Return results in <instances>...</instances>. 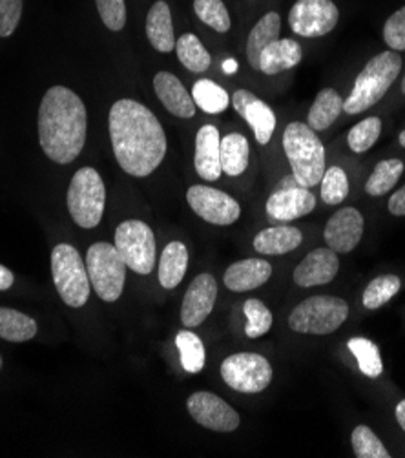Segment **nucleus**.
Segmentation results:
<instances>
[{
    "label": "nucleus",
    "mask_w": 405,
    "mask_h": 458,
    "mask_svg": "<svg viewBox=\"0 0 405 458\" xmlns=\"http://www.w3.org/2000/svg\"><path fill=\"white\" fill-rule=\"evenodd\" d=\"M110 141L119 166L133 175H150L166 156V133L141 103L121 99L110 108Z\"/></svg>",
    "instance_id": "obj_1"
},
{
    "label": "nucleus",
    "mask_w": 405,
    "mask_h": 458,
    "mask_svg": "<svg viewBox=\"0 0 405 458\" xmlns=\"http://www.w3.org/2000/svg\"><path fill=\"white\" fill-rule=\"evenodd\" d=\"M88 114L82 99L66 86H54L38 106V143L54 163L68 165L86 143Z\"/></svg>",
    "instance_id": "obj_2"
},
{
    "label": "nucleus",
    "mask_w": 405,
    "mask_h": 458,
    "mask_svg": "<svg viewBox=\"0 0 405 458\" xmlns=\"http://www.w3.org/2000/svg\"><path fill=\"white\" fill-rule=\"evenodd\" d=\"M283 150L300 187L320 185L325 174V148L316 131L305 123H291L283 133Z\"/></svg>",
    "instance_id": "obj_3"
},
{
    "label": "nucleus",
    "mask_w": 405,
    "mask_h": 458,
    "mask_svg": "<svg viewBox=\"0 0 405 458\" xmlns=\"http://www.w3.org/2000/svg\"><path fill=\"white\" fill-rule=\"evenodd\" d=\"M401 70V57L389 50L373 57L354 81L350 96L343 101V112L349 115L373 108L396 81Z\"/></svg>",
    "instance_id": "obj_4"
},
{
    "label": "nucleus",
    "mask_w": 405,
    "mask_h": 458,
    "mask_svg": "<svg viewBox=\"0 0 405 458\" xmlns=\"http://www.w3.org/2000/svg\"><path fill=\"white\" fill-rule=\"evenodd\" d=\"M106 189L101 174L84 166L75 172L68 189V210L80 228H96L105 214Z\"/></svg>",
    "instance_id": "obj_5"
},
{
    "label": "nucleus",
    "mask_w": 405,
    "mask_h": 458,
    "mask_svg": "<svg viewBox=\"0 0 405 458\" xmlns=\"http://www.w3.org/2000/svg\"><path fill=\"white\" fill-rule=\"evenodd\" d=\"M349 316V305L336 296H312L296 305L289 326L301 335H331L342 327Z\"/></svg>",
    "instance_id": "obj_6"
},
{
    "label": "nucleus",
    "mask_w": 405,
    "mask_h": 458,
    "mask_svg": "<svg viewBox=\"0 0 405 458\" xmlns=\"http://www.w3.org/2000/svg\"><path fill=\"white\" fill-rule=\"evenodd\" d=\"M54 284L68 307L80 309L89 298V276L86 263L79 250L68 243H61L52 250Z\"/></svg>",
    "instance_id": "obj_7"
},
{
    "label": "nucleus",
    "mask_w": 405,
    "mask_h": 458,
    "mask_svg": "<svg viewBox=\"0 0 405 458\" xmlns=\"http://www.w3.org/2000/svg\"><path fill=\"white\" fill-rule=\"evenodd\" d=\"M86 268L89 284L103 301H117L126 282V263L115 245L99 242L88 249Z\"/></svg>",
    "instance_id": "obj_8"
},
{
    "label": "nucleus",
    "mask_w": 405,
    "mask_h": 458,
    "mask_svg": "<svg viewBox=\"0 0 405 458\" xmlns=\"http://www.w3.org/2000/svg\"><path fill=\"white\" fill-rule=\"evenodd\" d=\"M115 249L130 270L143 274V276H148L154 270L156 236L145 221H122L115 231Z\"/></svg>",
    "instance_id": "obj_9"
},
{
    "label": "nucleus",
    "mask_w": 405,
    "mask_h": 458,
    "mask_svg": "<svg viewBox=\"0 0 405 458\" xmlns=\"http://www.w3.org/2000/svg\"><path fill=\"white\" fill-rule=\"evenodd\" d=\"M221 377L238 393H261L273 382V368L265 356L256 352H238L221 363Z\"/></svg>",
    "instance_id": "obj_10"
},
{
    "label": "nucleus",
    "mask_w": 405,
    "mask_h": 458,
    "mask_svg": "<svg viewBox=\"0 0 405 458\" xmlns=\"http://www.w3.org/2000/svg\"><path fill=\"white\" fill-rule=\"evenodd\" d=\"M340 19L333 0H298L289 12V26L301 37H324L331 33Z\"/></svg>",
    "instance_id": "obj_11"
},
{
    "label": "nucleus",
    "mask_w": 405,
    "mask_h": 458,
    "mask_svg": "<svg viewBox=\"0 0 405 458\" xmlns=\"http://www.w3.org/2000/svg\"><path fill=\"white\" fill-rule=\"evenodd\" d=\"M190 417L203 428L217 433H232L240 428V415L236 411L208 391H198L187 400Z\"/></svg>",
    "instance_id": "obj_12"
},
{
    "label": "nucleus",
    "mask_w": 405,
    "mask_h": 458,
    "mask_svg": "<svg viewBox=\"0 0 405 458\" xmlns=\"http://www.w3.org/2000/svg\"><path fill=\"white\" fill-rule=\"evenodd\" d=\"M187 201L203 221L212 225H232L241 216V207L232 196L210 187H190Z\"/></svg>",
    "instance_id": "obj_13"
},
{
    "label": "nucleus",
    "mask_w": 405,
    "mask_h": 458,
    "mask_svg": "<svg viewBox=\"0 0 405 458\" xmlns=\"http://www.w3.org/2000/svg\"><path fill=\"white\" fill-rule=\"evenodd\" d=\"M234 110L247 121L252 128L256 141L259 145H268L273 140V133L276 130V114L265 101L257 99L249 89H238L232 96Z\"/></svg>",
    "instance_id": "obj_14"
},
{
    "label": "nucleus",
    "mask_w": 405,
    "mask_h": 458,
    "mask_svg": "<svg viewBox=\"0 0 405 458\" xmlns=\"http://www.w3.org/2000/svg\"><path fill=\"white\" fill-rule=\"evenodd\" d=\"M217 300V284L210 274H199L189 285L183 307H181V322L187 327H198L210 316Z\"/></svg>",
    "instance_id": "obj_15"
},
{
    "label": "nucleus",
    "mask_w": 405,
    "mask_h": 458,
    "mask_svg": "<svg viewBox=\"0 0 405 458\" xmlns=\"http://www.w3.org/2000/svg\"><path fill=\"white\" fill-rule=\"evenodd\" d=\"M364 236V216L356 208L338 210L325 226L324 238L334 252H350Z\"/></svg>",
    "instance_id": "obj_16"
},
{
    "label": "nucleus",
    "mask_w": 405,
    "mask_h": 458,
    "mask_svg": "<svg viewBox=\"0 0 405 458\" xmlns=\"http://www.w3.org/2000/svg\"><path fill=\"white\" fill-rule=\"evenodd\" d=\"M340 268L338 252L333 249H316L305 256L294 270V282L300 287L327 285L336 278Z\"/></svg>",
    "instance_id": "obj_17"
},
{
    "label": "nucleus",
    "mask_w": 405,
    "mask_h": 458,
    "mask_svg": "<svg viewBox=\"0 0 405 458\" xmlns=\"http://www.w3.org/2000/svg\"><path fill=\"white\" fill-rule=\"evenodd\" d=\"M316 207V198L305 187H287L276 191L266 201V214L274 221H294L310 214Z\"/></svg>",
    "instance_id": "obj_18"
},
{
    "label": "nucleus",
    "mask_w": 405,
    "mask_h": 458,
    "mask_svg": "<svg viewBox=\"0 0 405 458\" xmlns=\"http://www.w3.org/2000/svg\"><path fill=\"white\" fill-rule=\"evenodd\" d=\"M154 89L163 106L175 117L189 119L196 114V103L190 91L173 73L159 72L154 77Z\"/></svg>",
    "instance_id": "obj_19"
},
{
    "label": "nucleus",
    "mask_w": 405,
    "mask_h": 458,
    "mask_svg": "<svg viewBox=\"0 0 405 458\" xmlns=\"http://www.w3.org/2000/svg\"><path fill=\"white\" fill-rule=\"evenodd\" d=\"M270 276H273V267L268 261L249 258L231 265L223 280L232 293H247L265 285Z\"/></svg>",
    "instance_id": "obj_20"
},
{
    "label": "nucleus",
    "mask_w": 405,
    "mask_h": 458,
    "mask_svg": "<svg viewBox=\"0 0 405 458\" xmlns=\"http://www.w3.org/2000/svg\"><path fill=\"white\" fill-rule=\"evenodd\" d=\"M221 137L214 124H205L196 135V157L194 165L198 174L207 181H217L223 174L219 157Z\"/></svg>",
    "instance_id": "obj_21"
},
{
    "label": "nucleus",
    "mask_w": 405,
    "mask_h": 458,
    "mask_svg": "<svg viewBox=\"0 0 405 458\" xmlns=\"http://www.w3.org/2000/svg\"><path fill=\"white\" fill-rule=\"evenodd\" d=\"M303 57V50L300 42L292 38H278L268 44L259 59V72L266 75H276L287 72L300 64Z\"/></svg>",
    "instance_id": "obj_22"
},
{
    "label": "nucleus",
    "mask_w": 405,
    "mask_h": 458,
    "mask_svg": "<svg viewBox=\"0 0 405 458\" xmlns=\"http://www.w3.org/2000/svg\"><path fill=\"white\" fill-rule=\"evenodd\" d=\"M147 37L154 46V50L161 54L173 52L175 37H173L172 12L165 0H157V3H154L147 15Z\"/></svg>",
    "instance_id": "obj_23"
},
{
    "label": "nucleus",
    "mask_w": 405,
    "mask_h": 458,
    "mask_svg": "<svg viewBox=\"0 0 405 458\" xmlns=\"http://www.w3.org/2000/svg\"><path fill=\"white\" fill-rule=\"evenodd\" d=\"M282 33V17L276 12L265 13L257 24L252 28L247 40V61L254 70H259V59L268 44L280 38Z\"/></svg>",
    "instance_id": "obj_24"
},
{
    "label": "nucleus",
    "mask_w": 405,
    "mask_h": 458,
    "mask_svg": "<svg viewBox=\"0 0 405 458\" xmlns=\"http://www.w3.org/2000/svg\"><path fill=\"white\" fill-rule=\"evenodd\" d=\"M301 240V233L294 226H270L254 238V250L266 256H280L298 249Z\"/></svg>",
    "instance_id": "obj_25"
},
{
    "label": "nucleus",
    "mask_w": 405,
    "mask_h": 458,
    "mask_svg": "<svg viewBox=\"0 0 405 458\" xmlns=\"http://www.w3.org/2000/svg\"><path fill=\"white\" fill-rule=\"evenodd\" d=\"M189 268V250L181 242H172L165 247L159 261V284L165 289H175L183 282Z\"/></svg>",
    "instance_id": "obj_26"
},
{
    "label": "nucleus",
    "mask_w": 405,
    "mask_h": 458,
    "mask_svg": "<svg viewBox=\"0 0 405 458\" xmlns=\"http://www.w3.org/2000/svg\"><path fill=\"white\" fill-rule=\"evenodd\" d=\"M250 147L247 137L241 133H229L221 137L219 145V157H221V170L231 177L241 175L249 166Z\"/></svg>",
    "instance_id": "obj_27"
},
{
    "label": "nucleus",
    "mask_w": 405,
    "mask_h": 458,
    "mask_svg": "<svg viewBox=\"0 0 405 458\" xmlns=\"http://www.w3.org/2000/svg\"><path fill=\"white\" fill-rule=\"evenodd\" d=\"M343 112V99L333 88L322 89L320 94L314 99L307 123L314 131H324L327 130Z\"/></svg>",
    "instance_id": "obj_28"
},
{
    "label": "nucleus",
    "mask_w": 405,
    "mask_h": 458,
    "mask_svg": "<svg viewBox=\"0 0 405 458\" xmlns=\"http://www.w3.org/2000/svg\"><path fill=\"white\" fill-rule=\"evenodd\" d=\"M35 335L37 322L31 316L19 312L15 309L0 307V338L13 344H21L35 338Z\"/></svg>",
    "instance_id": "obj_29"
},
{
    "label": "nucleus",
    "mask_w": 405,
    "mask_h": 458,
    "mask_svg": "<svg viewBox=\"0 0 405 458\" xmlns=\"http://www.w3.org/2000/svg\"><path fill=\"white\" fill-rule=\"evenodd\" d=\"M175 52L181 64L194 73H203L210 68V54L207 52L199 37L194 33H185L179 37L175 40Z\"/></svg>",
    "instance_id": "obj_30"
},
{
    "label": "nucleus",
    "mask_w": 405,
    "mask_h": 458,
    "mask_svg": "<svg viewBox=\"0 0 405 458\" xmlns=\"http://www.w3.org/2000/svg\"><path fill=\"white\" fill-rule=\"evenodd\" d=\"M192 99L205 114H221L229 108L231 98L227 89L210 79H199L192 88Z\"/></svg>",
    "instance_id": "obj_31"
},
{
    "label": "nucleus",
    "mask_w": 405,
    "mask_h": 458,
    "mask_svg": "<svg viewBox=\"0 0 405 458\" xmlns=\"http://www.w3.org/2000/svg\"><path fill=\"white\" fill-rule=\"evenodd\" d=\"M175 347L179 351V358H181L183 369L190 375H198L205 368V345L201 338L190 331H181L175 338Z\"/></svg>",
    "instance_id": "obj_32"
},
{
    "label": "nucleus",
    "mask_w": 405,
    "mask_h": 458,
    "mask_svg": "<svg viewBox=\"0 0 405 458\" xmlns=\"http://www.w3.org/2000/svg\"><path fill=\"white\" fill-rule=\"evenodd\" d=\"M403 174V163L400 159H385L376 165L371 177L366 182V192L369 196H384L392 191Z\"/></svg>",
    "instance_id": "obj_33"
},
{
    "label": "nucleus",
    "mask_w": 405,
    "mask_h": 458,
    "mask_svg": "<svg viewBox=\"0 0 405 458\" xmlns=\"http://www.w3.org/2000/svg\"><path fill=\"white\" fill-rule=\"evenodd\" d=\"M349 351L356 356L358 368L367 378H378L384 373L378 345L367 338L349 340Z\"/></svg>",
    "instance_id": "obj_34"
},
{
    "label": "nucleus",
    "mask_w": 405,
    "mask_h": 458,
    "mask_svg": "<svg viewBox=\"0 0 405 458\" xmlns=\"http://www.w3.org/2000/svg\"><path fill=\"white\" fill-rule=\"evenodd\" d=\"M194 12L201 22L217 33H227L232 26L231 13L223 0H194Z\"/></svg>",
    "instance_id": "obj_35"
},
{
    "label": "nucleus",
    "mask_w": 405,
    "mask_h": 458,
    "mask_svg": "<svg viewBox=\"0 0 405 458\" xmlns=\"http://www.w3.org/2000/svg\"><path fill=\"white\" fill-rule=\"evenodd\" d=\"M380 133H382V121L378 117H367L349 130V135H347L349 148L356 154H364L375 147Z\"/></svg>",
    "instance_id": "obj_36"
},
{
    "label": "nucleus",
    "mask_w": 405,
    "mask_h": 458,
    "mask_svg": "<svg viewBox=\"0 0 405 458\" xmlns=\"http://www.w3.org/2000/svg\"><path fill=\"white\" fill-rule=\"evenodd\" d=\"M243 312L247 316V327L245 335L247 338H259L266 335L273 327V312L266 309V305L256 298H250L243 305Z\"/></svg>",
    "instance_id": "obj_37"
},
{
    "label": "nucleus",
    "mask_w": 405,
    "mask_h": 458,
    "mask_svg": "<svg viewBox=\"0 0 405 458\" xmlns=\"http://www.w3.org/2000/svg\"><path fill=\"white\" fill-rule=\"evenodd\" d=\"M401 284L396 276L389 274V276H378L376 280H373L367 289L364 291V307L366 309H380L382 305H385L389 300H392L394 294H398Z\"/></svg>",
    "instance_id": "obj_38"
},
{
    "label": "nucleus",
    "mask_w": 405,
    "mask_h": 458,
    "mask_svg": "<svg viewBox=\"0 0 405 458\" xmlns=\"http://www.w3.org/2000/svg\"><path fill=\"white\" fill-rule=\"evenodd\" d=\"M349 194V177L340 166L325 168L322 177V199L325 205H340Z\"/></svg>",
    "instance_id": "obj_39"
},
{
    "label": "nucleus",
    "mask_w": 405,
    "mask_h": 458,
    "mask_svg": "<svg viewBox=\"0 0 405 458\" xmlns=\"http://www.w3.org/2000/svg\"><path fill=\"white\" fill-rule=\"evenodd\" d=\"M352 449L358 458H389V451L367 426H358L352 431Z\"/></svg>",
    "instance_id": "obj_40"
},
{
    "label": "nucleus",
    "mask_w": 405,
    "mask_h": 458,
    "mask_svg": "<svg viewBox=\"0 0 405 458\" xmlns=\"http://www.w3.org/2000/svg\"><path fill=\"white\" fill-rule=\"evenodd\" d=\"M97 12L105 26L112 31H121L126 26V3L124 0H96Z\"/></svg>",
    "instance_id": "obj_41"
},
{
    "label": "nucleus",
    "mask_w": 405,
    "mask_h": 458,
    "mask_svg": "<svg viewBox=\"0 0 405 458\" xmlns=\"http://www.w3.org/2000/svg\"><path fill=\"white\" fill-rule=\"evenodd\" d=\"M384 38L392 52L405 50V6L387 19L384 26Z\"/></svg>",
    "instance_id": "obj_42"
},
{
    "label": "nucleus",
    "mask_w": 405,
    "mask_h": 458,
    "mask_svg": "<svg viewBox=\"0 0 405 458\" xmlns=\"http://www.w3.org/2000/svg\"><path fill=\"white\" fill-rule=\"evenodd\" d=\"M22 17V0H0V37H10Z\"/></svg>",
    "instance_id": "obj_43"
},
{
    "label": "nucleus",
    "mask_w": 405,
    "mask_h": 458,
    "mask_svg": "<svg viewBox=\"0 0 405 458\" xmlns=\"http://www.w3.org/2000/svg\"><path fill=\"white\" fill-rule=\"evenodd\" d=\"M389 212L392 216H405V187L394 192L389 199Z\"/></svg>",
    "instance_id": "obj_44"
},
{
    "label": "nucleus",
    "mask_w": 405,
    "mask_h": 458,
    "mask_svg": "<svg viewBox=\"0 0 405 458\" xmlns=\"http://www.w3.org/2000/svg\"><path fill=\"white\" fill-rule=\"evenodd\" d=\"M15 282L13 272L6 268L4 265H0V291H8Z\"/></svg>",
    "instance_id": "obj_45"
},
{
    "label": "nucleus",
    "mask_w": 405,
    "mask_h": 458,
    "mask_svg": "<svg viewBox=\"0 0 405 458\" xmlns=\"http://www.w3.org/2000/svg\"><path fill=\"white\" fill-rule=\"evenodd\" d=\"M396 420H398V424L401 426V429L405 431V400H401V402L396 405Z\"/></svg>",
    "instance_id": "obj_46"
},
{
    "label": "nucleus",
    "mask_w": 405,
    "mask_h": 458,
    "mask_svg": "<svg viewBox=\"0 0 405 458\" xmlns=\"http://www.w3.org/2000/svg\"><path fill=\"white\" fill-rule=\"evenodd\" d=\"M236 70H238V63H236L234 59H227V61L223 63V72H224V73L232 75Z\"/></svg>",
    "instance_id": "obj_47"
},
{
    "label": "nucleus",
    "mask_w": 405,
    "mask_h": 458,
    "mask_svg": "<svg viewBox=\"0 0 405 458\" xmlns=\"http://www.w3.org/2000/svg\"><path fill=\"white\" fill-rule=\"evenodd\" d=\"M400 145L405 148V130L400 133Z\"/></svg>",
    "instance_id": "obj_48"
},
{
    "label": "nucleus",
    "mask_w": 405,
    "mask_h": 458,
    "mask_svg": "<svg viewBox=\"0 0 405 458\" xmlns=\"http://www.w3.org/2000/svg\"><path fill=\"white\" fill-rule=\"evenodd\" d=\"M401 91L405 94V75H403V81H401Z\"/></svg>",
    "instance_id": "obj_49"
},
{
    "label": "nucleus",
    "mask_w": 405,
    "mask_h": 458,
    "mask_svg": "<svg viewBox=\"0 0 405 458\" xmlns=\"http://www.w3.org/2000/svg\"><path fill=\"white\" fill-rule=\"evenodd\" d=\"M0 369H3V356H0Z\"/></svg>",
    "instance_id": "obj_50"
}]
</instances>
